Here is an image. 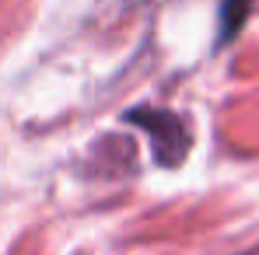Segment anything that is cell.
Returning a JSON list of instances; mask_svg holds the SVG:
<instances>
[{
  "mask_svg": "<svg viewBox=\"0 0 259 255\" xmlns=\"http://www.w3.org/2000/svg\"><path fill=\"white\" fill-rule=\"evenodd\" d=\"M126 123H133V126H140L147 133V140L154 147V161L161 168H179L186 161L193 133L182 123V116L165 112V109H133V112H126Z\"/></svg>",
  "mask_w": 259,
  "mask_h": 255,
  "instance_id": "obj_1",
  "label": "cell"
},
{
  "mask_svg": "<svg viewBox=\"0 0 259 255\" xmlns=\"http://www.w3.org/2000/svg\"><path fill=\"white\" fill-rule=\"evenodd\" d=\"M249 7H252V0H221V7H217V45L231 42L242 32Z\"/></svg>",
  "mask_w": 259,
  "mask_h": 255,
  "instance_id": "obj_2",
  "label": "cell"
}]
</instances>
